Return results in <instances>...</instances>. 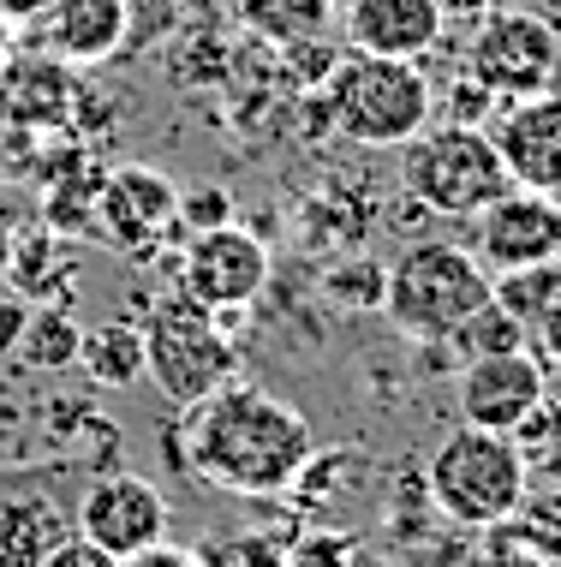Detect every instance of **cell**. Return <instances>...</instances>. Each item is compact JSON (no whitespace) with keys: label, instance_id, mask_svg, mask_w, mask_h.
I'll return each mask as SVG.
<instances>
[{"label":"cell","instance_id":"obj_18","mask_svg":"<svg viewBox=\"0 0 561 567\" xmlns=\"http://www.w3.org/2000/svg\"><path fill=\"white\" fill-rule=\"evenodd\" d=\"M79 364L96 389H132L144 377V334L132 323H102V329H84L79 341Z\"/></svg>","mask_w":561,"mask_h":567},{"label":"cell","instance_id":"obj_20","mask_svg":"<svg viewBox=\"0 0 561 567\" xmlns=\"http://www.w3.org/2000/svg\"><path fill=\"white\" fill-rule=\"evenodd\" d=\"M502 532L513 544H526L538 561H561V489H532L526 484V496L513 502V514L502 519Z\"/></svg>","mask_w":561,"mask_h":567},{"label":"cell","instance_id":"obj_19","mask_svg":"<svg viewBox=\"0 0 561 567\" xmlns=\"http://www.w3.org/2000/svg\"><path fill=\"white\" fill-rule=\"evenodd\" d=\"M12 90H7V114L24 120V126H54L60 114H66V66L60 60H37V66H7L0 72Z\"/></svg>","mask_w":561,"mask_h":567},{"label":"cell","instance_id":"obj_2","mask_svg":"<svg viewBox=\"0 0 561 567\" xmlns=\"http://www.w3.org/2000/svg\"><path fill=\"white\" fill-rule=\"evenodd\" d=\"M490 299H496V275L472 257V245L454 239H413L383 269V317L418 347L448 341Z\"/></svg>","mask_w":561,"mask_h":567},{"label":"cell","instance_id":"obj_4","mask_svg":"<svg viewBox=\"0 0 561 567\" xmlns=\"http://www.w3.org/2000/svg\"><path fill=\"white\" fill-rule=\"evenodd\" d=\"M401 186L430 216L472 221L508 192V167L484 126L448 120V126H424L413 144H401Z\"/></svg>","mask_w":561,"mask_h":567},{"label":"cell","instance_id":"obj_5","mask_svg":"<svg viewBox=\"0 0 561 567\" xmlns=\"http://www.w3.org/2000/svg\"><path fill=\"white\" fill-rule=\"evenodd\" d=\"M144 377L174 406H204L216 389L239 377V347L216 329V317L186 293H162L144 311Z\"/></svg>","mask_w":561,"mask_h":567},{"label":"cell","instance_id":"obj_24","mask_svg":"<svg viewBox=\"0 0 561 567\" xmlns=\"http://www.w3.org/2000/svg\"><path fill=\"white\" fill-rule=\"evenodd\" d=\"M329 293L341 305H353V311H383V264H365V257H359L353 275L335 269L329 275Z\"/></svg>","mask_w":561,"mask_h":567},{"label":"cell","instance_id":"obj_9","mask_svg":"<svg viewBox=\"0 0 561 567\" xmlns=\"http://www.w3.org/2000/svg\"><path fill=\"white\" fill-rule=\"evenodd\" d=\"M90 216H96L102 239L126 257H156L162 245L179 234V179L162 174L149 162H126L108 179H96L90 197Z\"/></svg>","mask_w":561,"mask_h":567},{"label":"cell","instance_id":"obj_25","mask_svg":"<svg viewBox=\"0 0 561 567\" xmlns=\"http://www.w3.org/2000/svg\"><path fill=\"white\" fill-rule=\"evenodd\" d=\"M472 567H550V561H538L532 549H526V544H513L502 526H490V544L478 549V561H472Z\"/></svg>","mask_w":561,"mask_h":567},{"label":"cell","instance_id":"obj_28","mask_svg":"<svg viewBox=\"0 0 561 567\" xmlns=\"http://www.w3.org/2000/svg\"><path fill=\"white\" fill-rule=\"evenodd\" d=\"M24 323H30V305L24 299H0V352H12L24 341Z\"/></svg>","mask_w":561,"mask_h":567},{"label":"cell","instance_id":"obj_31","mask_svg":"<svg viewBox=\"0 0 561 567\" xmlns=\"http://www.w3.org/2000/svg\"><path fill=\"white\" fill-rule=\"evenodd\" d=\"M12 49H19V30H12L7 19H0V72L12 66Z\"/></svg>","mask_w":561,"mask_h":567},{"label":"cell","instance_id":"obj_7","mask_svg":"<svg viewBox=\"0 0 561 567\" xmlns=\"http://www.w3.org/2000/svg\"><path fill=\"white\" fill-rule=\"evenodd\" d=\"M561 72V37L538 12L520 7H490L472 19V42H466V79L496 102H526L555 90Z\"/></svg>","mask_w":561,"mask_h":567},{"label":"cell","instance_id":"obj_15","mask_svg":"<svg viewBox=\"0 0 561 567\" xmlns=\"http://www.w3.org/2000/svg\"><path fill=\"white\" fill-rule=\"evenodd\" d=\"M37 37L49 60H60L66 72L79 66H102L126 49L132 37V7L126 0H54L37 19Z\"/></svg>","mask_w":561,"mask_h":567},{"label":"cell","instance_id":"obj_27","mask_svg":"<svg viewBox=\"0 0 561 567\" xmlns=\"http://www.w3.org/2000/svg\"><path fill=\"white\" fill-rule=\"evenodd\" d=\"M120 567H197V556L179 549V544H149V549H138V556H126Z\"/></svg>","mask_w":561,"mask_h":567},{"label":"cell","instance_id":"obj_23","mask_svg":"<svg viewBox=\"0 0 561 567\" xmlns=\"http://www.w3.org/2000/svg\"><path fill=\"white\" fill-rule=\"evenodd\" d=\"M233 221V197L221 186H197V192H179V234H209V227H227Z\"/></svg>","mask_w":561,"mask_h":567},{"label":"cell","instance_id":"obj_3","mask_svg":"<svg viewBox=\"0 0 561 567\" xmlns=\"http://www.w3.org/2000/svg\"><path fill=\"white\" fill-rule=\"evenodd\" d=\"M329 126L359 150H401L430 126L436 90L424 79L418 60H376V54H346L323 79Z\"/></svg>","mask_w":561,"mask_h":567},{"label":"cell","instance_id":"obj_13","mask_svg":"<svg viewBox=\"0 0 561 567\" xmlns=\"http://www.w3.org/2000/svg\"><path fill=\"white\" fill-rule=\"evenodd\" d=\"M490 144L508 167V186L561 204V96L555 90L508 102L502 120H496V132H490Z\"/></svg>","mask_w":561,"mask_h":567},{"label":"cell","instance_id":"obj_32","mask_svg":"<svg viewBox=\"0 0 561 567\" xmlns=\"http://www.w3.org/2000/svg\"><path fill=\"white\" fill-rule=\"evenodd\" d=\"M555 96H561V72H555Z\"/></svg>","mask_w":561,"mask_h":567},{"label":"cell","instance_id":"obj_1","mask_svg":"<svg viewBox=\"0 0 561 567\" xmlns=\"http://www.w3.org/2000/svg\"><path fill=\"white\" fill-rule=\"evenodd\" d=\"M316 436L305 412L263 382H227L186 424V466L227 496H281L305 478Z\"/></svg>","mask_w":561,"mask_h":567},{"label":"cell","instance_id":"obj_6","mask_svg":"<svg viewBox=\"0 0 561 567\" xmlns=\"http://www.w3.org/2000/svg\"><path fill=\"white\" fill-rule=\"evenodd\" d=\"M424 484H430V502L443 508L454 526L466 532H490L513 514V502L526 496V454L513 436H490L460 424L454 436H443V449L424 466Z\"/></svg>","mask_w":561,"mask_h":567},{"label":"cell","instance_id":"obj_26","mask_svg":"<svg viewBox=\"0 0 561 567\" xmlns=\"http://www.w3.org/2000/svg\"><path fill=\"white\" fill-rule=\"evenodd\" d=\"M42 567H120V561L108 556V549H96V544H84V538H79V532H72V538H66V544H60V549H54V556H49V561H42Z\"/></svg>","mask_w":561,"mask_h":567},{"label":"cell","instance_id":"obj_11","mask_svg":"<svg viewBox=\"0 0 561 567\" xmlns=\"http://www.w3.org/2000/svg\"><path fill=\"white\" fill-rule=\"evenodd\" d=\"M543 394H550V377L532 352H490V359L460 364V382H454V401H460V424L490 436H520L538 424Z\"/></svg>","mask_w":561,"mask_h":567},{"label":"cell","instance_id":"obj_8","mask_svg":"<svg viewBox=\"0 0 561 567\" xmlns=\"http://www.w3.org/2000/svg\"><path fill=\"white\" fill-rule=\"evenodd\" d=\"M269 275V245L251 234V227L227 221V227H209V234H191L186 251H179V287L191 305L204 311H251L263 299Z\"/></svg>","mask_w":561,"mask_h":567},{"label":"cell","instance_id":"obj_22","mask_svg":"<svg viewBox=\"0 0 561 567\" xmlns=\"http://www.w3.org/2000/svg\"><path fill=\"white\" fill-rule=\"evenodd\" d=\"M79 341H84V329L72 311H30L19 352L37 371H66V364H79Z\"/></svg>","mask_w":561,"mask_h":567},{"label":"cell","instance_id":"obj_16","mask_svg":"<svg viewBox=\"0 0 561 567\" xmlns=\"http://www.w3.org/2000/svg\"><path fill=\"white\" fill-rule=\"evenodd\" d=\"M72 538V514L42 489L0 502V567H42Z\"/></svg>","mask_w":561,"mask_h":567},{"label":"cell","instance_id":"obj_30","mask_svg":"<svg viewBox=\"0 0 561 567\" xmlns=\"http://www.w3.org/2000/svg\"><path fill=\"white\" fill-rule=\"evenodd\" d=\"M490 7H502V0H436V12H443V19H484Z\"/></svg>","mask_w":561,"mask_h":567},{"label":"cell","instance_id":"obj_17","mask_svg":"<svg viewBox=\"0 0 561 567\" xmlns=\"http://www.w3.org/2000/svg\"><path fill=\"white\" fill-rule=\"evenodd\" d=\"M239 24L269 49H305L323 42L341 19V0H233Z\"/></svg>","mask_w":561,"mask_h":567},{"label":"cell","instance_id":"obj_33","mask_svg":"<svg viewBox=\"0 0 561 567\" xmlns=\"http://www.w3.org/2000/svg\"><path fill=\"white\" fill-rule=\"evenodd\" d=\"M550 567H561V561H550Z\"/></svg>","mask_w":561,"mask_h":567},{"label":"cell","instance_id":"obj_29","mask_svg":"<svg viewBox=\"0 0 561 567\" xmlns=\"http://www.w3.org/2000/svg\"><path fill=\"white\" fill-rule=\"evenodd\" d=\"M49 7H54V0H0V19H7L12 30H24V24H37Z\"/></svg>","mask_w":561,"mask_h":567},{"label":"cell","instance_id":"obj_21","mask_svg":"<svg viewBox=\"0 0 561 567\" xmlns=\"http://www.w3.org/2000/svg\"><path fill=\"white\" fill-rule=\"evenodd\" d=\"M443 347H454V359H460V364H472V359H490V352H520V347H526V323L490 299L484 311H472V317H466V323L454 329Z\"/></svg>","mask_w":561,"mask_h":567},{"label":"cell","instance_id":"obj_10","mask_svg":"<svg viewBox=\"0 0 561 567\" xmlns=\"http://www.w3.org/2000/svg\"><path fill=\"white\" fill-rule=\"evenodd\" d=\"M168 526H174V508L149 478L138 472H108V478L84 484V502L72 514V532L84 544L108 549L114 561L138 556L149 544H168Z\"/></svg>","mask_w":561,"mask_h":567},{"label":"cell","instance_id":"obj_12","mask_svg":"<svg viewBox=\"0 0 561 567\" xmlns=\"http://www.w3.org/2000/svg\"><path fill=\"white\" fill-rule=\"evenodd\" d=\"M472 257L490 275L555 264V257H561V204H555V197L508 186L490 209H478V216H472Z\"/></svg>","mask_w":561,"mask_h":567},{"label":"cell","instance_id":"obj_14","mask_svg":"<svg viewBox=\"0 0 561 567\" xmlns=\"http://www.w3.org/2000/svg\"><path fill=\"white\" fill-rule=\"evenodd\" d=\"M443 12L436 0H346L341 30L353 42V54L376 60H424L443 42Z\"/></svg>","mask_w":561,"mask_h":567}]
</instances>
